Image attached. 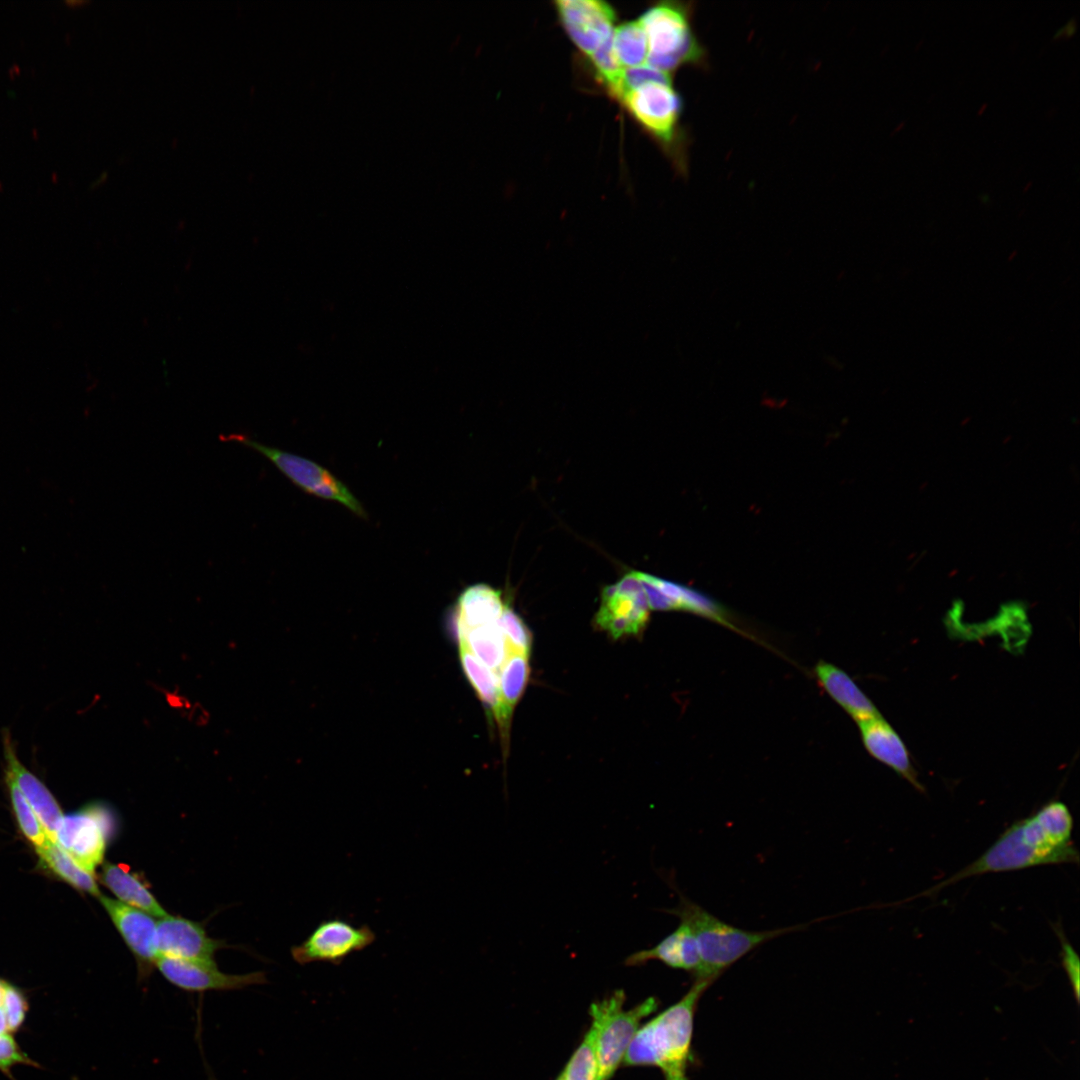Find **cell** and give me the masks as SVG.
<instances>
[{
  "label": "cell",
  "instance_id": "cell-1",
  "mask_svg": "<svg viewBox=\"0 0 1080 1080\" xmlns=\"http://www.w3.org/2000/svg\"><path fill=\"white\" fill-rule=\"evenodd\" d=\"M1073 826L1067 805L1050 801L1030 816L1012 823L976 860L929 889L897 903L932 897L949 885L972 876L1042 865L1078 864L1079 852L1072 840Z\"/></svg>",
  "mask_w": 1080,
  "mask_h": 1080
},
{
  "label": "cell",
  "instance_id": "cell-2",
  "mask_svg": "<svg viewBox=\"0 0 1080 1080\" xmlns=\"http://www.w3.org/2000/svg\"><path fill=\"white\" fill-rule=\"evenodd\" d=\"M712 983L695 979L681 999L642 1024L623 1064L657 1067L664 1080H688L694 1015L699 999Z\"/></svg>",
  "mask_w": 1080,
  "mask_h": 1080
},
{
  "label": "cell",
  "instance_id": "cell-3",
  "mask_svg": "<svg viewBox=\"0 0 1080 1080\" xmlns=\"http://www.w3.org/2000/svg\"><path fill=\"white\" fill-rule=\"evenodd\" d=\"M678 904L669 913L692 931L699 949L701 969L695 979L714 982L724 970L759 946L809 924L751 931L735 927L708 912L678 891Z\"/></svg>",
  "mask_w": 1080,
  "mask_h": 1080
},
{
  "label": "cell",
  "instance_id": "cell-4",
  "mask_svg": "<svg viewBox=\"0 0 1080 1080\" xmlns=\"http://www.w3.org/2000/svg\"><path fill=\"white\" fill-rule=\"evenodd\" d=\"M624 1004V991L616 990L590 1006V1028L595 1036L599 1080H609L623 1064L643 1019L655 1012L658 1000L649 997L630 1009H625Z\"/></svg>",
  "mask_w": 1080,
  "mask_h": 1080
},
{
  "label": "cell",
  "instance_id": "cell-5",
  "mask_svg": "<svg viewBox=\"0 0 1080 1080\" xmlns=\"http://www.w3.org/2000/svg\"><path fill=\"white\" fill-rule=\"evenodd\" d=\"M639 21L648 41L647 65L671 74L683 64H704L705 52L692 31L687 6L660 3Z\"/></svg>",
  "mask_w": 1080,
  "mask_h": 1080
},
{
  "label": "cell",
  "instance_id": "cell-6",
  "mask_svg": "<svg viewBox=\"0 0 1080 1080\" xmlns=\"http://www.w3.org/2000/svg\"><path fill=\"white\" fill-rule=\"evenodd\" d=\"M223 441L242 444L263 455L292 483L305 492L327 500L337 501L360 517H367L361 503L348 487L317 463L299 455L260 443L251 437L233 433L222 436Z\"/></svg>",
  "mask_w": 1080,
  "mask_h": 1080
},
{
  "label": "cell",
  "instance_id": "cell-7",
  "mask_svg": "<svg viewBox=\"0 0 1080 1080\" xmlns=\"http://www.w3.org/2000/svg\"><path fill=\"white\" fill-rule=\"evenodd\" d=\"M111 831L110 813L98 805L88 806L64 815L56 834V843L95 875L96 867L103 863Z\"/></svg>",
  "mask_w": 1080,
  "mask_h": 1080
},
{
  "label": "cell",
  "instance_id": "cell-8",
  "mask_svg": "<svg viewBox=\"0 0 1080 1080\" xmlns=\"http://www.w3.org/2000/svg\"><path fill=\"white\" fill-rule=\"evenodd\" d=\"M632 116L662 144L672 146L678 136L682 102L672 82H649L619 99Z\"/></svg>",
  "mask_w": 1080,
  "mask_h": 1080
},
{
  "label": "cell",
  "instance_id": "cell-9",
  "mask_svg": "<svg viewBox=\"0 0 1080 1080\" xmlns=\"http://www.w3.org/2000/svg\"><path fill=\"white\" fill-rule=\"evenodd\" d=\"M649 604L637 571L625 574L617 583L602 590L596 624L613 638L637 634L649 620Z\"/></svg>",
  "mask_w": 1080,
  "mask_h": 1080
},
{
  "label": "cell",
  "instance_id": "cell-10",
  "mask_svg": "<svg viewBox=\"0 0 1080 1080\" xmlns=\"http://www.w3.org/2000/svg\"><path fill=\"white\" fill-rule=\"evenodd\" d=\"M375 940V933L366 925L353 926L334 918L322 921L301 944L291 949L299 964L327 962L338 965L354 952L361 951Z\"/></svg>",
  "mask_w": 1080,
  "mask_h": 1080
},
{
  "label": "cell",
  "instance_id": "cell-11",
  "mask_svg": "<svg viewBox=\"0 0 1080 1080\" xmlns=\"http://www.w3.org/2000/svg\"><path fill=\"white\" fill-rule=\"evenodd\" d=\"M556 9L571 40L589 57L613 34L615 11L605 2L557 1Z\"/></svg>",
  "mask_w": 1080,
  "mask_h": 1080
},
{
  "label": "cell",
  "instance_id": "cell-12",
  "mask_svg": "<svg viewBox=\"0 0 1080 1080\" xmlns=\"http://www.w3.org/2000/svg\"><path fill=\"white\" fill-rule=\"evenodd\" d=\"M155 967L172 985L190 992L237 990L266 982L264 972L227 974L216 965L159 956Z\"/></svg>",
  "mask_w": 1080,
  "mask_h": 1080
},
{
  "label": "cell",
  "instance_id": "cell-13",
  "mask_svg": "<svg viewBox=\"0 0 1080 1080\" xmlns=\"http://www.w3.org/2000/svg\"><path fill=\"white\" fill-rule=\"evenodd\" d=\"M99 900L134 955L139 977L146 978L159 957L157 921L152 915L105 895Z\"/></svg>",
  "mask_w": 1080,
  "mask_h": 1080
},
{
  "label": "cell",
  "instance_id": "cell-14",
  "mask_svg": "<svg viewBox=\"0 0 1080 1080\" xmlns=\"http://www.w3.org/2000/svg\"><path fill=\"white\" fill-rule=\"evenodd\" d=\"M222 945L208 937L201 924L189 919L167 914L157 921L159 956L216 965L214 955Z\"/></svg>",
  "mask_w": 1080,
  "mask_h": 1080
},
{
  "label": "cell",
  "instance_id": "cell-15",
  "mask_svg": "<svg viewBox=\"0 0 1080 1080\" xmlns=\"http://www.w3.org/2000/svg\"><path fill=\"white\" fill-rule=\"evenodd\" d=\"M5 779L11 780L25 797L41 822L49 840L56 834L64 817L61 807L46 785L19 760L9 731H3Z\"/></svg>",
  "mask_w": 1080,
  "mask_h": 1080
},
{
  "label": "cell",
  "instance_id": "cell-16",
  "mask_svg": "<svg viewBox=\"0 0 1080 1080\" xmlns=\"http://www.w3.org/2000/svg\"><path fill=\"white\" fill-rule=\"evenodd\" d=\"M859 727L863 744L872 757L890 767L916 790L925 792L905 743L882 716L859 723Z\"/></svg>",
  "mask_w": 1080,
  "mask_h": 1080
},
{
  "label": "cell",
  "instance_id": "cell-17",
  "mask_svg": "<svg viewBox=\"0 0 1080 1080\" xmlns=\"http://www.w3.org/2000/svg\"><path fill=\"white\" fill-rule=\"evenodd\" d=\"M660 961L673 969L690 972L696 977L701 969V958L696 939L683 922L655 946L636 951L624 961L626 966H640L648 961Z\"/></svg>",
  "mask_w": 1080,
  "mask_h": 1080
},
{
  "label": "cell",
  "instance_id": "cell-18",
  "mask_svg": "<svg viewBox=\"0 0 1080 1080\" xmlns=\"http://www.w3.org/2000/svg\"><path fill=\"white\" fill-rule=\"evenodd\" d=\"M505 605L501 592L487 584L467 587L453 610L456 633L498 621Z\"/></svg>",
  "mask_w": 1080,
  "mask_h": 1080
},
{
  "label": "cell",
  "instance_id": "cell-19",
  "mask_svg": "<svg viewBox=\"0 0 1080 1080\" xmlns=\"http://www.w3.org/2000/svg\"><path fill=\"white\" fill-rule=\"evenodd\" d=\"M815 673L825 691L858 724L881 716L875 705L843 670L820 662Z\"/></svg>",
  "mask_w": 1080,
  "mask_h": 1080
},
{
  "label": "cell",
  "instance_id": "cell-20",
  "mask_svg": "<svg viewBox=\"0 0 1080 1080\" xmlns=\"http://www.w3.org/2000/svg\"><path fill=\"white\" fill-rule=\"evenodd\" d=\"M100 880L123 904L158 918L167 915L144 881L128 866L105 862Z\"/></svg>",
  "mask_w": 1080,
  "mask_h": 1080
},
{
  "label": "cell",
  "instance_id": "cell-21",
  "mask_svg": "<svg viewBox=\"0 0 1080 1080\" xmlns=\"http://www.w3.org/2000/svg\"><path fill=\"white\" fill-rule=\"evenodd\" d=\"M457 638L459 645L465 646L488 669L499 674L509 653L499 620L460 631Z\"/></svg>",
  "mask_w": 1080,
  "mask_h": 1080
},
{
  "label": "cell",
  "instance_id": "cell-22",
  "mask_svg": "<svg viewBox=\"0 0 1080 1080\" xmlns=\"http://www.w3.org/2000/svg\"><path fill=\"white\" fill-rule=\"evenodd\" d=\"M463 671L487 709L492 712L501 729L509 723L505 717L499 691L498 675L482 664L465 646L459 645Z\"/></svg>",
  "mask_w": 1080,
  "mask_h": 1080
},
{
  "label": "cell",
  "instance_id": "cell-23",
  "mask_svg": "<svg viewBox=\"0 0 1080 1080\" xmlns=\"http://www.w3.org/2000/svg\"><path fill=\"white\" fill-rule=\"evenodd\" d=\"M43 865L73 887L100 897L95 875L83 868L71 855L57 843L49 842L36 850Z\"/></svg>",
  "mask_w": 1080,
  "mask_h": 1080
},
{
  "label": "cell",
  "instance_id": "cell-24",
  "mask_svg": "<svg viewBox=\"0 0 1080 1080\" xmlns=\"http://www.w3.org/2000/svg\"><path fill=\"white\" fill-rule=\"evenodd\" d=\"M651 579L657 588L672 603L674 610L690 611L731 626L724 610L707 596L680 584L652 575Z\"/></svg>",
  "mask_w": 1080,
  "mask_h": 1080
},
{
  "label": "cell",
  "instance_id": "cell-25",
  "mask_svg": "<svg viewBox=\"0 0 1080 1080\" xmlns=\"http://www.w3.org/2000/svg\"><path fill=\"white\" fill-rule=\"evenodd\" d=\"M528 659L527 654L511 651L498 674L501 702L508 722L528 682Z\"/></svg>",
  "mask_w": 1080,
  "mask_h": 1080
},
{
  "label": "cell",
  "instance_id": "cell-26",
  "mask_svg": "<svg viewBox=\"0 0 1080 1080\" xmlns=\"http://www.w3.org/2000/svg\"><path fill=\"white\" fill-rule=\"evenodd\" d=\"M612 46L623 68L645 65L649 50L647 36L640 21H631L614 28Z\"/></svg>",
  "mask_w": 1080,
  "mask_h": 1080
},
{
  "label": "cell",
  "instance_id": "cell-27",
  "mask_svg": "<svg viewBox=\"0 0 1080 1080\" xmlns=\"http://www.w3.org/2000/svg\"><path fill=\"white\" fill-rule=\"evenodd\" d=\"M562 1080H599V1061L591 1028L575 1049L562 1073Z\"/></svg>",
  "mask_w": 1080,
  "mask_h": 1080
},
{
  "label": "cell",
  "instance_id": "cell-28",
  "mask_svg": "<svg viewBox=\"0 0 1080 1080\" xmlns=\"http://www.w3.org/2000/svg\"><path fill=\"white\" fill-rule=\"evenodd\" d=\"M6 783L11 804L22 833L34 845L36 850L45 847L51 841L38 817L17 786L9 779H6Z\"/></svg>",
  "mask_w": 1080,
  "mask_h": 1080
},
{
  "label": "cell",
  "instance_id": "cell-29",
  "mask_svg": "<svg viewBox=\"0 0 1080 1080\" xmlns=\"http://www.w3.org/2000/svg\"><path fill=\"white\" fill-rule=\"evenodd\" d=\"M499 624L509 652L529 655L532 643L531 633L523 620L507 604L499 618Z\"/></svg>",
  "mask_w": 1080,
  "mask_h": 1080
},
{
  "label": "cell",
  "instance_id": "cell-30",
  "mask_svg": "<svg viewBox=\"0 0 1080 1080\" xmlns=\"http://www.w3.org/2000/svg\"><path fill=\"white\" fill-rule=\"evenodd\" d=\"M590 59L600 80L606 84L612 94L619 84L624 69L615 56L612 36L600 45Z\"/></svg>",
  "mask_w": 1080,
  "mask_h": 1080
},
{
  "label": "cell",
  "instance_id": "cell-31",
  "mask_svg": "<svg viewBox=\"0 0 1080 1080\" xmlns=\"http://www.w3.org/2000/svg\"><path fill=\"white\" fill-rule=\"evenodd\" d=\"M1053 929L1058 936L1061 947V961L1063 969L1067 975V978L1072 987V991L1077 1003L1080 998V960L1078 954L1071 943L1066 938L1063 929L1059 925L1053 926Z\"/></svg>",
  "mask_w": 1080,
  "mask_h": 1080
},
{
  "label": "cell",
  "instance_id": "cell-32",
  "mask_svg": "<svg viewBox=\"0 0 1080 1080\" xmlns=\"http://www.w3.org/2000/svg\"><path fill=\"white\" fill-rule=\"evenodd\" d=\"M3 1009L9 1033L16 1032L25 1021L28 1003L24 994L8 982H6L5 986Z\"/></svg>",
  "mask_w": 1080,
  "mask_h": 1080
},
{
  "label": "cell",
  "instance_id": "cell-33",
  "mask_svg": "<svg viewBox=\"0 0 1080 1080\" xmlns=\"http://www.w3.org/2000/svg\"><path fill=\"white\" fill-rule=\"evenodd\" d=\"M18 1064L37 1066L20 1048L12 1033L0 1034V1071L12 1078L11 1069Z\"/></svg>",
  "mask_w": 1080,
  "mask_h": 1080
},
{
  "label": "cell",
  "instance_id": "cell-34",
  "mask_svg": "<svg viewBox=\"0 0 1080 1080\" xmlns=\"http://www.w3.org/2000/svg\"><path fill=\"white\" fill-rule=\"evenodd\" d=\"M1075 31L1076 23L1074 19H1071L1065 26H1063L1055 33L1054 38H1059L1061 36L1071 37L1075 33Z\"/></svg>",
  "mask_w": 1080,
  "mask_h": 1080
},
{
  "label": "cell",
  "instance_id": "cell-35",
  "mask_svg": "<svg viewBox=\"0 0 1080 1080\" xmlns=\"http://www.w3.org/2000/svg\"><path fill=\"white\" fill-rule=\"evenodd\" d=\"M5 986H6V981L0 979V1008H2V1009H3V1002H4Z\"/></svg>",
  "mask_w": 1080,
  "mask_h": 1080
},
{
  "label": "cell",
  "instance_id": "cell-36",
  "mask_svg": "<svg viewBox=\"0 0 1080 1080\" xmlns=\"http://www.w3.org/2000/svg\"><path fill=\"white\" fill-rule=\"evenodd\" d=\"M556 1080H562V1079H561V1077H560V1076H558V1078H557Z\"/></svg>",
  "mask_w": 1080,
  "mask_h": 1080
}]
</instances>
